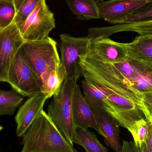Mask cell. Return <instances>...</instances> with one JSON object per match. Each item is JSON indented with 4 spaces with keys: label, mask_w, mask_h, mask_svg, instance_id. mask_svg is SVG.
Returning a JSON list of instances; mask_svg holds the SVG:
<instances>
[{
    "label": "cell",
    "mask_w": 152,
    "mask_h": 152,
    "mask_svg": "<svg viewBox=\"0 0 152 152\" xmlns=\"http://www.w3.org/2000/svg\"><path fill=\"white\" fill-rule=\"evenodd\" d=\"M139 107L143 113L146 120L152 122V91L142 95Z\"/></svg>",
    "instance_id": "26"
},
{
    "label": "cell",
    "mask_w": 152,
    "mask_h": 152,
    "mask_svg": "<svg viewBox=\"0 0 152 152\" xmlns=\"http://www.w3.org/2000/svg\"><path fill=\"white\" fill-rule=\"evenodd\" d=\"M126 45L129 57L152 64V36L139 35Z\"/></svg>",
    "instance_id": "17"
},
{
    "label": "cell",
    "mask_w": 152,
    "mask_h": 152,
    "mask_svg": "<svg viewBox=\"0 0 152 152\" xmlns=\"http://www.w3.org/2000/svg\"><path fill=\"white\" fill-rule=\"evenodd\" d=\"M102 65L112 85L139 107L142 95L152 91L151 63L129 57L118 63L103 61Z\"/></svg>",
    "instance_id": "1"
},
{
    "label": "cell",
    "mask_w": 152,
    "mask_h": 152,
    "mask_svg": "<svg viewBox=\"0 0 152 152\" xmlns=\"http://www.w3.org/2000/svg\"><path fill=\"white\" fill-rule=\"evenodd\" d=\"M134 32L142 36H152V20L139 23L119 24L104 27H94L92 34L94 37H108L110 36L121 32Z\"/></svg>",
    "instance_id": "15"
},
{
    "label": "cell",
    "mask_w": 152,
    "mask_h": 152,
    "mask_svg": "<svg viewBox=\"0 0 152 152\" xmlns=\"http://www.w3.org/2000/svg\"><path fill=\"white\" fill-rule=\"evenodd\" d=\"M18 52L35 75L43 92L49 76L61 65L57 42L50 37L39 41H25Z\"/></svg>",
    "instance_id": "3"
},
{
    "label": "cell",
    "mask_w": 152,
    "mask_h": 152,
    "mask_svg": "<svg viewBox=\"0 0 152 152\" xmlns=\"http://www.w3.org/2000/svg\"><path fill=\"white\" fill-rule=\"evenodd\" d=\"M17 11L12 0H0V26L2 29L13 22Z\"/></svg>",
    "instance_id": "23"
},
{
    "label": "cell",
    "mask_w": 152,
    "mask_h": 152,
    "mask_svg": "<svg viewBox=\"0 0 152 152\" xmlns=\"http://www.w3.org/2000/svg\"><path fill=\"white\" fill-rule=\"evenodd\" d=\"M120 152H143L141 146H137L134 141H123Z\"/></svg>",
    "instance_id": "27"
},
{
    "label": "cell",
    "mask_w": 152,
    "mask_h": 152,
    "mask_svg": "<svg viewBox=\"0 0 152 152\" xmlns=\"http://www.w3.org/2000/svg\"><path fill=\"white\" fill-rule=\"evenodd\" d=\"M98 2H101L103 1V0H96Z\"/></svg>",
    "instance_id": "30"
},
{
    "label": "cell",
    "mask_w": 152,
    "mask_h": 152,
    "mask_svg": "<svg viewBox=\"0 0 152 152\" xmlns=\"http://www.w3.org/2000/svg\"><path fill=\"white\" fill-rule=\"evenodd\" d=\"M73 142L82 146L86 152H109L98 141L96 135L88 129L76 128Z\"/></svg>",
    "instance_id": "18"
},
{
    "label": "cell",
    "mask_w": 152,
    "mask_h": 152,
    "mask_svg": "<svg viewBox=\"0 0 152 152\" xmlns=\"http://www.w3.org/2000/svg\"><path fill=\"white\" fill-rule=\"evenodd\" d=\"M146 145L152 151V122H149L148 134L145 142Z\"/></svg>",
    "instance_id": "28"
},
{
    "label": "cell",
    "mask_w": 152,
    "mask_h": 152,
    "mask_svg": "<svg viewBox=\"0 0 152 152\" xmlns=\"http://www.w3.org/2000/svg\"><path fill=\"white\" fill-rule=\"evenodd\" d=\"M89 53L98 59L110 63L121 62L129 57L126 43L115 42L109 37L93 39Z\"/></svg>",
    "instance_id": "11"
},
{
    "label": "cell",
    "mask_w": 152,
    "mask_h": 152,
    "mask_svg": "<svg viewBox=\"0 0 152 152\" xmlns=\"http://www.w3.org/2000/svg\"><path fill=\"white\" fill-rule=\"evenodd\" d=\"M149 123L145 119L141 120L137 123L131 132L134 142L137 146L140 147L145 142L148 134Z\"/></svg>",
    "instance_id": "25"
},
{
    "label": "cell",
    "mask_w": 152,
    "mask_h": 152,
    "mask_svg": "<svg viewBox=\"0 0 152 152\" xmlns=\"http://www.w3.org/2000/svg\"><path fill=\"white\" fill-rule=\"evenodd\" d=\"M65 80L66 73L61 64L51 73L46 80L43 93L45 94L48 99L53 96L57 93Z\"/></svg>",
    "instance_id": "20"
},
{
    "label": "cell",
    "mask_w": 152,
    "mask_h": 152,
    "mask_svg": "<svg viewBox=\"0 0 152 152\" xmlns=\"http://www.w3.org/2000/svg\"><path fill=\"white\" fill-rule=\"evenodd\" d=\"M71 12L79 20L100 19L96 0H66Z\"/></svg>",
    "instance_id": "16"
},
{
    "label": "cell",
    "mask_w": 152,
    "mask_h": 152,
    "mask_svg": "<svg viewBox=\"0 0 152 152\" xmlns=\"http://www.w3.org/2000/svg\"><path fill=\"white\" fill-rule=\"evenodd\" d=\"M47 99L45 94L42 92L29 97L20 108L15 117L17 125L16 134L18 137L23 136L35 119L43 110Z\"/></svg>",
    "instance_id": "13"
},
{
    "label": "cell",
    "mask_w": 152,
    "mask_h": 152,
    "mask_svg": "<svg viewBox=\"0 0 152 152\" xmlns=\"http://www.w3.org/2000/svg\"><path fill=\"white\" fill-rule=\"evenodd\" d=\"M93 39L88 36L75 37L67 34L60 36L61 61L66 73L65 80L77 81L82 75L80 57L89 52Z\"/></svg>",
    "instance_id": "6"
},
{
    "label": "cell",
    "mask_w": 152,
    "mask_h": 152,
    "mask_svg": "<svg viewBox=\"0 0 152 152\" xmlns=\"http://www.w3.org/2000/svg\"><path fill=\"white\" fill-rule=\"evenodd\" d=\"M2 29V28H1V26H0V31H1Z\"/></svg>",
    "instance_id": "32"
},
{
    "label": "cell",
    "mask_w": 152,
    "mask_h": 152,
    "mask_svg": "<svg viewBox=\"0 0 152 152\" xmlns=\"http://www.w3.org/2000/svg\"><path fill=\"white\" fill-rule=\"evenodd\" d=\"M150 0H109L98 3L100 18L110 24H120L125 18Z\"/></svg>",
    "instance_id": "10"
},
{
    "label": "cell",
    "mask_w": 152,
    "mask_h": 152,
    "mask_svg": "<svg viewBox=\"0 0 152 152\" xmlns=\"http://www.w3.org/2000/svg\"><path fill=\"white\" fill-rule=\"evenodd\" d=\"M72 110L73 120L77 128L88 129L91 128L100 134L91 107L86 101L77 83L72 96Z\"/></svg>",
    "instance_id": "14"
},
{
    "label": "cell",
    "mask_w": 152,
    "mask_h": 152,
    "mask_svg": "<svg viewBox=\"0 0 152 152\" xmlns=\"http://www.w3.org/2000/svg\"><path fill=\"white\" fill-rule=\"evenodd\" d=\"M152 20V0L139 7L125 18L120 24L139 23Z\"/></svg>",
    "instance_id": "22"
},
{
    "label": "cell",
    "mask_w": 152,
    "mask_h": 152,
    "mask_svg": "<svg viewBox=\"0 0 152 152\" xmlns=\"http://www.w3.org/2000/svg\"><path fill=\"white\" fill-rule=\"evenodd\" d=\"M2 129H3L2 127L1 126H0V132H1V130Z\"/></svg>",
    "instance_id": "31"
},
{
    "label": "cell",
    "mask_w": 152,
    "mask_h": 152,
    "mask_svg": "<svg viewBox=\"0 0 152 152\" xmlns=\"http://www.w3.org/2000/svg\"><path fill=\"white\" fill-rule=\"evenodd\" d=\"M22 137L21 152H78L43 110Z\"/></svg>",
    "instance_id": "2"
},
{
    "label": "cell",
    "mask_w": 152,
    "mask_h": 152,
    "mask_svg": "<svg viewBox=\"0 0 152 152\" xmlns=\"http://www.w3.org/2000/svg\"><path fill=\"white\" fill-rule=\"evenodd\" d=\"M91 108L99 128L100 134L104 137L105 143L115 152H120L121 145L120 137V126L118 122L104 109L97 107Z\"/></svg>",
    "instance_id": "12"
},
{
    "label": "cell",
    "mask_w": 152,
    "mask_h": 152,
    "mask_svg": "<svg viewBox=\"0 0 152 152\" xmlns=\"http://www.w3.org/2000/svg\"><path fill=\"white\" fill-rule=\"evenodd\" d=\"M23 100V97L14 89H0V116L12 115Z\"/></svg>",
    "instance_id": "19"
},
{
    "label": "cell",
    "mask_w": 152,
    "mask_h": 152,
    "mask_svg": "<svg viewBox=\"0 0 152 152\" xmlns=\"http://www.w3.org/2000/svg\"><path fill=\"white\" fill-rule=\"evenodd\" d=\"M83 76L102 92L104 96V110L115 118L120 126L131 132L138 121L145 119L143 113L134 101L93 75L84 73Z\"/></svg>",
    "instance_id": "4"
},
{
    "label": "cell",
    "mask_w": 152,
    "mask_h": 152,
    "mask_svg": "<svg viewBox=\"0 0 152 152\" xmlns=\"http://www.w3.org/2000/svg\"><path fill=\"white\" fill-rule=\"evenodd\" d=\"M7 82L23 96L31 97L42 92L35 75L18 52L10 67Z\"/></svg>",
    "instance_id": "8"
},
{
    "label": "cell",
    "mask_w": 152,
    "mask_h": 152,
    "mask_svg": "<svg viewBox=\"0 0 152 152\" xmlns=\"http://www.w3.org/2000/svg\"><path fill=\"white\" fill-rule=\"evenodd\" d=\"M84 96L91 107L104 109V96L102 92L84 79L82 80Z\"/></svg>",
    "instance_id": "21"
},
{
    "label": "cell",
    "mask_w": 152,
    "mask_h": 152,
    "mask_svg": "<svg viewBox=\"0 0 152 152\" xmlns=\"http://www.w3.org/2000/svg\"><path fill=\"white\" fill-rule=\"evenodd\" d=\"M56 27L55 20L46 0H41L34 10L19 27L25 41L43 40Z\"/></svg>",
    "instance_id": "7"
},
{
    "label": "cell",
    "mask_w": 152,
    "mask_h": 152,
    "mask_svg": "<svg viewBox=\"0 0 152 152\" xmlns=\"http://www.w3.org/2000/svg\"><path fill=\"white\" fill-rule=\"evenodd\" d=\"M77 81L65 80L53 95L48 108V114L53 124L71 145L76 128L73 120L72 98Z\"/></svg>",
    "instance_id": "5"
},
{
    "label": "cell",
    "mask_w": 152,
    "mask_h": 152,
    "mask_svg": "<svg viewBox=\"0 0 152 152\" xmlns=\"http://www.w3.org/2000/svg\"><path fill=\"white\" fill-rule=\"evenodd\" d=\"M41 0H24L17 11L14 23L20 26L34 10Z\"/></svg>",
    "instance_id": "24"
},
{
    "label": "cell",
    "mask_w": 152,
    "mask_h": 152,
    "mask_svg": "<svg viewBox=\"0 0 152 152\" xmlns=\"http://www.w3.org/2000/svg\"><path fill=\"white\" fill-rule=\"evenodd\" d=\"M12 1L14 2L15 6H16V9H17V10H18V9H19V8L21 5L22 3L23 2L24 0H12Z\"/></svg>",
    "instance_id": "29"
},
{
    "label": "cell",
    "mask_w": 152,
    "mask_h": 152,
    "mask_svg": "<svg viewBox=\"0 0 152 152\" xmlns=\"http://www.w3.org/2000/svg\"><path fill=\"white\" fill-rule=\"evenodd\" d=\"M24 42L14 22L0 31V81L7 82L10 67Z\"/></svg>",
    "instance_id": "9"
}]
</instances>
